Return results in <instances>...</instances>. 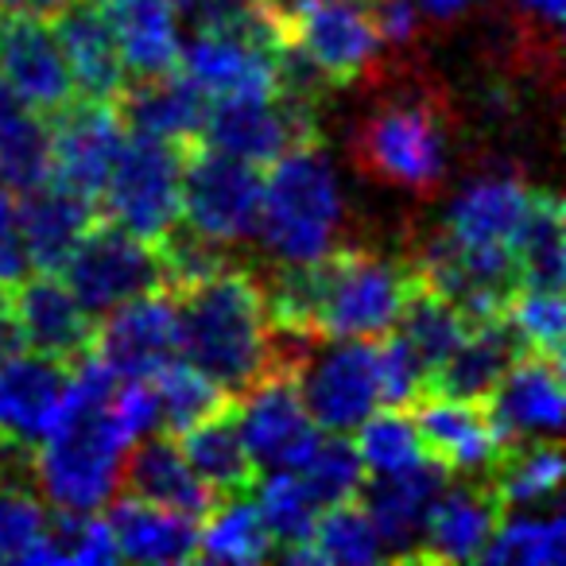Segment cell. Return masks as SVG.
Here are the masks:
<instances>
[{
	"label": "cell",
	"instance_id": "4fadbf2b",
	"mask_svg": "<svg viewBox=\"0 0 566 566\" xmlns=\"http://www.w3.org/2000/svg\"><path fill=\"white\" fill-rule=\"evenodd\" d=\"M90 354L120 380L151 377L159 365L179 357L175 295L167 287H151V292H140L109 307L97 318Z\"/></svg>",
	"mask_w": 566,
	"mask_h": 566
},
{
	"label": "cell",
	"instance_id": "e0dca14e",
	"mask_svg": "<svg viewBox=\"0 0 566 566\" xmlns=\"http://www.w3.org/2000/svg\"><path fill=\"white\" fill-rule=\"evenodd\" d=\"M9 295L24 349L63 365H74L82 354H90L97 318L82 307L59 272L24 275L12 283Z\"/></svg>",
	"mask_w": 566,
	"mask_h": 566
},
{
	"label": "cell",
	"instance_id": "c3c4849f",
	"mask_svg": "<svg viewBox=\"0 0 566 566\" xmlns=\"http://www.w3.org/2000/svg\"><path fill=\"white\" fill-rule=\"evenodd\" d=\"M419 12L431 20H439V24H450V20L465 17L470 9H478L481 0H416Z\"/></svg>",
	"mask_w": 566,
	"mask_h": 566
},
{
	"label": "cell",
	"instance_id": "ac0fdd59",
	"mask_svg": "<svg viewBox=\"0 0 566 566\" xmlns=\"http://www.w3.org/2000/svg\"><path fill=\"white\" fill-rule=\"evenodd\" d=\"M504 501L489 478H465L442 485L423 520V535L411 563H473L493 539Z\"/></svg>",
	"mask_w": 566,
	"mask_h": 566
},
{
	"label": "cell",
	"instance_id": "e575fe53",
	"mask_svg": "<svg viewBox=\"0 0 566 566\" xmlns=\"http://www.w3.org/2000/svg\"><path fill=\"white\" fill-rule=\"evenodd\" d=\"M272 551L275 543L252 496L221 501L198 532V558H206V563H264V558H272Z\"/></svg>",
	"mask_w": 566,
	"mask_h": 566
},
{
	"label": "cell",
	"instance_id": "1f68e13d",
	"mask_svg": "<svg viewBox=\"0 0 566 566\" xmlns=\"http://www.w3.org/2000/svg\"><path fill=\"white\" fill-rule=\"evenodd\" d=\"M485 478L501 493L504 509L558 504V485H563V450H558V439H532L504 447Z\"/></svg>",
	"mask_w": 566,
	"mask_h": 566
},
{
	"label": "cell",
	"instance_id": "7a4b0ae2",
	"mask_svg": "<svg viewBox=\"0 0 566 566\" xmlns=\"http://www.w3.org/2000/svg\"><path fill=\"white\" fill-rule=\"evenodd\" d=\"M396 86L369 105L349 133V156L365 179L400 195L431 198L450 175L454 117L439 86L419 82L400 63Z\"/></svg>",
	"mask_w": 566,
	"mask_h": 566
},
{
	"label": "cell",
	"instance_id": "b9f144b4",
	"mask_svg": "<svg viewBox=\"0 0 566 566\" xmlns=\"http://www.w3.org/2000/svg\"><path fill=\"white\" fill-rule=\"evenodd\" d=\"M380 365V403L385 408H411L423 392H431V373L423 369L411 346L396 331L380 334L377 342Z\"/></svg>",
	"mask_w": 566,
	"mask_h": 566
},
{
	"label": "cell",
	"instance_id": "8992f818",
	"mask_svg": "<svg viewBox=\"0 0 566 566\" xmlns=\"http://www.w3.org/2000/svg\"><path fill=\"white\" fill-rule=\"evenodd\" d=\"M323 128H318V105L307 97H295L287 90H268V94L249 97H226V102H210L202 125V144L226 151L244 164L268 167L283 159L287 151L318 144Z\"/></svg>",
	"mask_w": 566,
	"mask_h": 566
},
{
	"label": "cell",
	"instance_id": "f35d334b",
	"mask_svg": "<svg viewBox=\"0 0 566 566\" xmlns=\"http://www.w3.org/2000/svg\"><path fill=\"white\" fill-rule=\"evenodd\" d=\"M354 447H357V454H361L365 473H400L431 458L423 450V439H419L408 408L373 411V416L357 427Z\"/></svg>",
	"mask_w": 566,
	"mask_h": 566
},
{
	"label": "cell",
	"instance_id": "5b68a950",
	"mask_svg": "<svg viewBox=\"0 0 566 566\" xmlns=\"http://www.w3.org/2000/svg\"><path fill=\"white\" fill-rule=\"evenodd\" d=\"M283 40L311 59V66L323 74L331 90L380 82L400 66L373 24L369 0H307L283 24Z\"/></svg>",
	"mask_w": 566,
	"mask_h": 566
},
{
	"label": "cell",
	"instance_id": "52a82bcc",
	"mask_svg": "<svg viewBox=\"0 0 566 566\" xmlns=\"http://www.w3.org/2000/svg\"><path fill=\"white\" fill-rule=\"evenodd\" d=\"M280 48V28L264 12H252V17L237 20V24L198 28L195 40L187 48H179V71L210 102L268 94V90H275Z\"/></svg>",
	"mask_w": 566,
	"mask_h": 566
},
{
	"label": "cell",
	"instance_id": "9a60e30c",
	"mask_svg": "<svg viewBox=\"0 0 566 566\" xmlns=\"http://www.w3.org/2000/svg\"><path fill=\"white\" fill-rule=\"evenodd\" d=\"M0 86L35 117H51L74 97L66 59L43 17L0 12Z\"/></svg>",
	"mask_w": 566,
	"mask_h": 566
},
{
	"label": "cell",
	"instance_id": "681fc988",
	"mask_svg": "<svg viewBox=\"0 0 566 566\" xmlns=\"http://www.w3.org/2000/svg\"><path fill=\"white\" fill-rule=\"evenodd\" d=\"M66 0H0V12H28V17L51 20Z\"/></svg>",
	"mask_w": 566,
	"mask_h": 566
},
{
	"label": "cell",
	"instance_id": "9c48e42d",
	"mask_svg": "<svg viewBox=\"0 0 566 566\" xmlns=\"http://www.w3.org/2000/svg\"><path fill=\"white\" fill-rule=\"evenodd\" d=\"M264 171L233 159L210 144H195L182 156V206L179 218L195 233L218 244H237L256 233Z\"/></svg>",
	"mask_w": 566,
	"mask_h": 566
},
{
	"label": "cell",
	"instance_id": "83f0119b",
	"mask_svg": "<svg viewBox=\"0 0 566 566\" xmlns=\"http://www.w3.org/2000/svg\"><path fill=\"white\" fill-rule=\"evenodd\" d=\"M105 520H109L117 555L128 563H190V558H198L202 520L195 516L120 493Z\"/></svg>",
	"mask_w": 566,
	"mask_h": 566
},
{
	"label": "cell",
	"instance_id": "4dcf8cb0",
	"mask_svg": "<svg viewBox=\"0 0 566 566\" xmlns=\"http://www.w3.org/2000/svg\"><path fill=\"white\" fill-rule=\"evenodd\" d=\"M275 558H283V563L361 566V563L385 558V547H380V535H377V527H373L369 512L357 501H342L318 512L315 527H311V539L303 543V547H287Z\"/></svg>",
	"mask_w": 566,
	"mask_h": 566
},
{
	"label": "cell",
	"instance_id": "4316f807",
	"mask_svg": "<svg viewBox=\"0 0 566 566\" xmlns=\"http://www.w3.org/2000/svg\"><path fill=\"white\" fill-rule=\"evenodd\" d=\"M520 354H527V346L520 342L509 315L478 318V323H470V331L458 342L454 354L431 377V392L462 396V400H485L496 388V380L504 377V369Z\"/></svg>",
	"mask_w": 566,
	"mask_h": 566
},
{
	"label": "cell",
	"instance_id": "277c9868",
	"mask_svg": "<svg viewBox=\"0 0 566 566\" xmlns=\"http://www.w3.org/2000/svg\"><path fill=\"white\" fill-rule=\"evenodd\" d=\"M182 156L187 148L159 136L125 133L117 164L109 171L97 210L105 221L125 233L140 237L144 244H159L179 226L182 206Z\"/></svg>",
	"mask_w": 566,
	"mask_h": 566
},
{
	"label": "cell",
	"instance_id": "7bdbcfd3",
	"mask_svg": "<svg viewBox=\"0 0 566 566\" xmlns=\"http://www.w3.org/2000/svg\"><path fill=\"white\" fill-rule=\"evenodd\" d=\"M369 17L388 51H411L423 40V12L416 0H369Z\"/></svg>",
	"mask_w": 566,
	"mask_h": 566
},
{
	"label": "cell",
	"instance_id": "cb8c5ba5",
	"mask_svg": "<svg viewBox=\"0 0 566 566\" xmlns=\"http://www.w3.org/2000/svg\"><path fill=\"white\" fill-rule=\"evenodd\" d=\"M117 489L125 496H140V501L182 512V516H195V520H206L218 509V496L198 481V473L182 458L179 439L171 431L140 434L125 450Z\"/></svg>",
	"mask_w": 566,
	"mask_h": 566
},
{
	"label": "cell",
	"instance_id": "8d00e7d4",
	"mask_svg": "<svg viewBox=\"0 0 566 566\" xmlns=\"http://www.w3.org/2000/svg\"><path fill=\"white\" fill-rule=\"evenodd\" d=\"M566 524L558 509L551 516H509L504 512L493 539L485 543V563H524V566H558L566 558Z\"/></svg>",
	"mask_w": 566,
	"mask_h": 566
},
{
	"label": "cell",
	"instance_id": "7dc6e473",
	"mask_svg": "<svg viewBox=\"0 0 566 566\" xmlns=\"http://www.w3.org/2000/svg\"><path fill=\"white\" fill-rule=\"evenodd\" d=\"M20 349H24V342H20L17 315H12V295L9 287H0V361L20 354Z\"/></svg>",
	"mask_w": 566,
	"mask_h": 566
},
{
	"label": "cell",
	"instance_id": "8fae6325",
	"mask_svg": "<svg viewBox=\"0 0 566 566\" xmlns=\"http://www.w3.org/2000/svg\"><path fill=\"white\" fill-rule=\"evenodd\" d=\"M295 361H300V354L280 361L249 392L233 400L241 439L260 470H295L323 439L318 423L303 408L300 385H295Z\"/></svg>",
	"mask_w": 566,
	"mask_h": 566
},
{
	"label": "cell",
	"instance_id": "f546056e",
	"mask_svg": "<svg viewBox=\"0 0 566 566\" xmlns=\"http://www.w3.org/2000/svg\"><path fill=\"white\" fill-rule=\"evenodd\" d=\"M566 213L555 190H532L527 213L516 233V272L520 287L563 292L566 280Z\"/></svg>",
	"mask_w": 566,
	"mask_h": 566
},
{
	"label": "cell",
	"instance_id": "ee69618b",
	"mask_svg": "<svg viewBox=\"0 0 566 566\" xmlns=\"http://www.w3.org/2000/svg\"><path fill=\"white\" fill-rule=\"evenodd\" d=\"M28 275L24 233H20V198L0 187V287H12Z\"/></svg>",
	"mask_w": 566,
	"mask_h": 566
},
{
	"label": "cell",
	"instance_id": "d590c367",
	"mask_svg": "<svg viewBox=\"0 0 566 566\" xmlns=\"http://www.w3.org/2000/svg\"><path fill=\"white\" fill-rule=\"evenodd\" d=\"M148 380H151V388H156L159 423H167L171 434H179L182 427L198 423V419L213 416V411H221L226 403H233L206 373H198L195 365L179 361V357L159 365Z\"/></svg>",
	"mask_w": 566,
	"mask_h": 566
},
{
	"label": "cell",
	"instance_id": "30bf717a",
	"mask_svg": "<svg viewBox=\"0 0 566 566\" xmlns=\"http://www.w3.org/2000/svg\"><path fill=\"white\" fill-rule=\"evenodd\" d=\"M59 275L94 318H102L105 311L133 300V295L164 287L156 244H144L140 237L125 233L105 218H97L82 233V241L74 244Z\"/></svg>",
	"mask_w": 566,
	"mask_h": 566
},
{
	"label": "cell",
	"instance_id": "ab89813d",
	"mask_svg": "<svg viewBox=\"0 0 566 566\" xmlns=\"http://www.w3.org/2000/svg\"><path fill=\"white\" fill-rule=\"evenodd\" d=\"M295 478L303 481L307 496L318 504V512H323V509H331V504L354 501L365 481V465H361L357 447L346 434H331V439H318L315 450L295 465Z\"/></svg>",
	"mask_w": 566,
	"mask_h": 566
},
{
	"label": "cell",
	"instance_id": "d6986e66",
	"mask_svg": "<svg viewBox=\"0 0 566 566\" xmlns=\"http://www.w3.org/2000/svg\"><path fill=\"white\" fill-rule=\"evenodd\" d=\"M423 450L458 478H485L501 458V439L485 411V400H462V396L423 392L408 408Z\"/></svg>",
	"mask_w": 566,
	"mask_h": 566
},
{
	"label": "cell",
	"instance_id": "5bb4252c",
	"mask_svg": "<svg viewBox=\"0 0 566 566\" xmlns=\"http://www.w3.org/2000/svg\"><path fill=\"white\" fill-rule=\"evenodd\" d=\"M71 365L40 357L32 349L0 361V458L32 462V450L51 431L63 403Z\"/></svg>",
	"mask_w": 566,
	"mask_h": 566
},
{
	"label": "cell",
	"instance_id": "44dd1931",
	"mask_svg": "<svg viewBox=\"0 0 566 566\" xmlns=\"http://www.w3.org/2000/svg\"><path fill=\"white\" fill-rule=\"evenodd\" d=\"M51 32H55L66 71H71L74 97L113 102L125 90L128 71L102 0H66L51 17Z\"/></svg>",
	"mask_w": 566,
	"mask_h": 566
},
{
	"label": "cell",
	"instance_id": "7c38bea8",
	"mask_svg": "<svg viewBox=\"0 0 566 566\" xmlns=\"http://www.w3.org/2000/svg\"><path fill=\"white\" fill-rule=\"evenodd\" d=\"M125 144V125L113 102L94 97H71L48 125V159L51 182L74 190L82 198H102L117 151Z\"/></svg>",
	"mask_w": 566,
	"mask_h": 566
},
{
	"label": "cell",
	"instance_id": "d4e9b609",
	"mask_svg": "<svg viewBox=\"0 0 566 566\" xmlns=\"http://www.w3.org/2000/svg\"><path fill=\"white\" fill-rule=\"evenodd\" d=\"M20 198V233H24L28 268L35 272H63L66 256L90 226L102 218L94 198H82L59 182H40Z\"/></svg>",
	"mask_w": 566,
	"mask_h": 566
},
{
	"label": "cell",
	"instance_id": "836d02e7",
	"mask_svg": "<svg viewBox=\"0 0 566 566\" xmlns=\"http://www.w3.org/2000/svg\"><path fill=\"white\" fill-rule=\"evenodd\" d=\"M465 331H470V318H465L450 300H442L439 292H431L427 283H419V275H416V287H411L408 303H403L396 334L408 342L411 354L423 361V369L431 373V377L458 349V342L465 338Z\"/></svg>",
	"mask_w": 566,
	"mask_h": 566
},
{
	"label": "cell",
	"instance_id": "2e32d148",
	"mask_svg": "<svg viewBox=\"0 0 566 566\" xmlns=\"http://www.w3.org/2000/svg\"><path fill=\"white\" fill-rule=\"evenodd\" d=\"M485 411L504 447L563 434V361L520 354L485 396Z\"/></svg>",
	"mask_w": 566,
	"mask_h": 566
},
{
	"label": "cell",
	"instance_id": "d6a6232c",
	"mask_svg": "<svg viewBox=\"0 0 566 566\" xmlns=\"http://www.w3.org/2000/svg\"><path fill=\"white\" fill-rule=\"evenodd\" d=\"M48 125L0 86V187L28 195L48 182Z\"/></svg>",
	"mask_w": 566,
	"mask_h": 566
},
{
	"label": "cell",
	"instance_id": "7402d4cb",
	"mask_svg": "<svg viewBox=\"0 0 566 566\" xmlns=\"http://www.w3.org/2000/svg\"><path fill=\"white\" fill-rule=\"evenodd\" d=\"M117 117L128 133L159 136L179 148H195L202 144V125L210 113V97L179 71L164 74H144V78H128L125 90L113 97Z\"/></svg>",
	"mask_w": 566,
	"mask_h": 566
},
{
	"label": "cell",
	"instance_id": "f907efd6",
	"mask_svg": "<svg viewBox=\"0 0 566 566\" xmlns=\"http://www.w3.org/2000/svg\"><path fill=\"white\" fill-rule=\"evenodd\" d=\"M303 4H307V0H256V9L264 12V17L280 28V32H283V24H287V20L303 9Z\"/></svg>",
	"mask_w": 566,
	"mask_h": 566
},
{
	"label": "cell",
	"instance_id": "ffe728a7",
	"mask_svg": "<svg viewBox=\"0 0 566 566\" xmlns=\"http://www.w3.org/2000/svg\"><path fill=\"white\" fill-rule=\"evenodd\" d=\"M450 481V473L442 470L434 458L411 465L400 473H373V481L365 478L354 501L369 512L373 527L380 535V547L396 563H411L423 535V520L431 501L439 496V489Z\"/></svg>",
	"mask_w": 566,
	"mask_h": 566
},
{
	"label": "cell",
	"instance_id": "6da1fadb",
	"mask_svg": "<svg viewBox=\"0 0 566 566\" xmlns=\"http://www.w3.org/2000/svg\"><path fill=\"white\" fill-rule=\"evenodd\" d=\"M175 295L179 354L213 380L229 400L249 392L264 373L295 357L292 334H280L268 318L264 283L241 264L190 283Z\"/></svg>",
	"mask_w": 566,
	"mask_h": 566
},
{
	"label": "cell",
	"instance_id": "484cf974",
	"mask_svg": "<svg viewBox=\"0 0 566 566\" xmlns=\"http://www.w3.org/2000/svg\"><path fill=\"white\" fill-rule=\"evenodd\" d=\"M175 439H179L182 458H187L190 470L198 473V481L218 496V504L256 493L260 465L252 462L249 447H244L233 403H226V408L213 411V416L198 419V423L182 427Z\"/></svg>",
	"mask_w": 566,
	"mask_h": 566
},
{
	"label": "cell",
	"instance_id": "f1b7e54d",
	"mask_svg": "<svg viewBox=\"0 0 566 566\" xmlns=\"http://www.w3.org/2000/svg\"><path fill=\"white\" fill-rule=\"evenodd\" d=\"M128 78L179 66V17L171 0H102Z\"/></svg>",
	"mask_w": 566,
	"mask_h": 566
},
{
	"label": "cell",
	"instance_id": "bcb514c9",
	"mask_svg": "<svg viewBox=\"0 0 566 566\" xmlns=\"http://www.w3.org/2000/svg\"><path fill=\"white\" fill-rule=\"evenodd\" d=\"M516 4L535 32H543L547 40H555L558 24H563V0H516Z\"/></svg>",
	"mask_w": 566,
	"mask_h": 566
},
{
	"label": "cell",
	"instance_id": "3957f363",
	"mask_svg": "<svg viewBox=\"0 0 566 566\" xmlns=\"http://www.w3.org/2000/svg\"><path fill=\"white\" fill-rule=\"evenodd\" d=\"M268 171L272 175L264 179L256 210V237L268 256L280 264H303L342 244L346 202L323 144L287 151Z\"/></svg>",
	"mask_w": 566,
	"mask_h": 566
},
{
	"label": "cell",
	"instance_id": "603a6c76",
	"mask_svg": "<svg viewBox=\"0 0 566 566\" xmlns=\"http://www.w3.org/2000/svg\"><path fill=\"white\" fill-rule=\"evenodd\" d=\"M527 198H532V187L520 175L485 171L458 190L439 229L450 241L470 244V249H493L516 256V233L527 213Z\"/></svg>",
	"mask_w": 566,
	"mask_h": 566
},
{
	"label": "cell",
	"instance_id": "ba28073f",
	"mask_svg": "<svg viewBox=\"0 0 566 566\" xmlns=\"http://www.w3.org/2000/svg\"><path fill=\"white\" fill-rule=\"evenodd\" d=\"M338 346L300 349L295 385L303 408L323 431L349 434L380 408V365L377 338H334Z\"/></svg>",
	"mask_w": 566,
	"mask_h": 566
},
{
	"label": "cell",
	"instance_id": "60d3db41",
	"mask_svg": "<svg viewBox=\"0 0 566 566\" xmlns=\"http://www.w3.org/2000/svg\"><path fill=\"white\" fill-rule=\"evenodd\" d=\"M509 323L516 326L520 342L527 354L558 357L563 361V338H566V307L563 292H543V287H516V295L504 307Z\"/></svg>",
	"mask_w": 566,
	"mask_h": 566
},
{
	"label": "cell",
	"instance_id": "f6af8a7d",
	"mask_svg": "<svg viewBox=\"0 0 566 566\" xmlns=\"http://www.w3.org/2000/svg\"><path fill=\"white\" fill-rule=\"evenodd\" d=\"M171 9L179 20H187L190 28H218V24H237V20L252 17L256 0H171Z\"/></svg>",
	"mask_w": 566,
	"mask_h": 566
},
{
	"label": "cell",
	"instance_id": "74e56055",
	"mask_svg": "<svg viewBox=\"0 0 566 566\" xmlns=\"http://www.w3.org/2000/svg\"><path fill=\"white\" fill-rule=\"evenodd\" d=\"M256 512L275 543L272 558L287 547H303L318 520V504L307 496V489L295 478V470H268V481L260 485V496H256Z\"/></svg>",
	"mask_w": 566,
	"mask_h": 566
}]
</instances>
